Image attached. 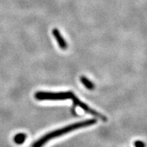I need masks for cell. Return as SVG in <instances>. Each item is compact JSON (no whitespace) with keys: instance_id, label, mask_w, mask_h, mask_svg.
<instances>
[{"instance_id":"1","label":"cell","mask_w":147,"mask_h":147,"mask_svg":"<svg viewBox=\"0 0 147 147\" xmlns=\"http://www.w3.org/2000/svg\"><path fill=\"white\" fill-rule=\"evenodd\" d=\"M96 123V119H88V120L80 121V122L78 123H74L64 127L54 130V131L45 134V136L40 138V139H38L36 142L34 143V144L32 145V147H42L44 145L47 144L48 142L51 140L61 136L64 134H68L69 132L78 129L93 125L95 124Z\"/></svg>"},{"instance_id":"2","label":"cell","mask_w":147,"mask_h":147,"mask_svg":"<svg viewBox=\"0 0 147 147\" xmlns=\"http://www.w3.org/2000/svg\"><path fill=\"white\" fill-rule=\"evenodd\" d=\"M73 92H47L38 91L35 94V98L38 101H60L71 100Z\"/></svg>"},{"instance_id":"3","label":"cell","mask_w":147,"mask_h":147,"mask_svg":"<svg viewBox=\"0 0 147 147\" xmlns=\"http://www.w3.org/2000/svg\"><path fill=\"white\" fill-rule=\"evenodd\" d=\"M71 100L73 101L74 104L75 106L80 108L81 109L83 110L85 113H89L90 115L94 116V117H97V118L101 119L102 121H106V120H107V118H106L105 116L104 115H102L101 113H99L98 112L95 111V110L93 109H92V108H90L89 106L87 105L86 104H84V103L82 102V101H80L78 98V97L74 95V93H73V95H71Z\"/></svg>"},{"instance_id":"4","label":"cell","mask_w":147,"mask_h":147,"mask_svg":"<svg viewBox=\"0 0 147 147\" xmlns=\"http://www.w3.org/2000/svg\"><path fill=\"white\" fill-rule=\"evenodd\" d=\"M52 34L53 35V36L55 37L59 47L61 49H63V50H65V49H67V42H66L65 40H64V38H63V36H61L59 31L57 29H53L52 31Z\"/></svg>"},{"instance_id":"5","label":"cell","mask_w":147,"mask_h":147,"mask_svg":"<svg viewBox=\"0 0 147 147\" xmlns=\"http://www.w3.org/2000/svg\"><path fill=\"white\" fill-rule=\"evenodd\" d=\"M80 82H81V83L83 84L84 87L87 88V89L89 90L94 89V87H95L94 84H93V82L89 80V79H88L87 77L81 76L80 77Z\"/></svg>"},{"instance_id":"6","label":"cell","mask_w":147,"mask_h":147,"mask_svg":"<svg viewBox=\"0 0 147 147\" xmlns=\"http://www.w3.org/2000/svg\"><path fill=\"white\" fill-rule=\"evenodd\" d=\"M27 138L26 134H18L14 136V141L16 144H22L25 142V140Z\"/></svg>"},{"instance_id":"7","label":"cell","mask_w":147,"mask_h":147,"mask_svg":"<svg viewBox=\"0 0 147 147\" xmlns=\"http://www.w3.org/2000/svg\"><path fill=\"white\" fill-rule=\"evenodd\" d=\"M134 146L135 147H145V144L142 141L137 140L134 142Z\"/></svg>"}]
</instances>
